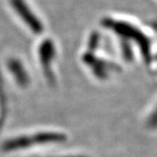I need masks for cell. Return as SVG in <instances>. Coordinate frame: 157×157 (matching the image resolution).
Returning <instances> with one entry per match:
<instances>
[{"mask_svg":"<svg viewBox=\"0 0 157 157\" xmlns=\"http://www.w3.org/2000/svg\"><path fill=\"white\" fill-rule=\"evenodd\" d=\"M102 25L107 28L113 30L117 34H120L124 37L133 38L137 42H140V45H142L143 52H147V42L146 41L145 37L135 27L129 25V24L121 21H116L110 18H105L102 21Z\"/></svg>","mask_w":157,"mask_h":157,"instance_id":"277c9868","label":"cell"},{"mask_svg":"<svg viewBox=\"0 0 157 157\" xmlns=\"http://www.w3.org/2000/svg\"><path fill=\"white\" fill-rule=\"evenodd\" d=\"M57 50L54 41L51 38H45L43 39L38 48V56L41 67L46 78L53 81L52 73V63L56 58Z\"/></svg>","mask_w":157,"mask_h":157,"instance_id":"3957f363","label":"cell"},{"mask_svg":"<svg viewBox=\"0 0 157 157\" xmlns=\"http://www.w3.org/2000/svg\"><path fill=\"white\" fill-rule=\"evenodd\" d=\"M7 65H8V69L13 78L15 79L16 83L20 86L25 87L29 84L30 78L22 61H20L18 59L12 58L10 59Z\"/></svg>","mask_w":157,"mask_h":157,"instance_id":"5b68a950","label":"cell"},{"mask_svg":"<svg viewBox=\"0 0 157 157\" xmlns=\"http://www.w3.org/2000/svg\"><path fill=\"white\" fill-rule=\"evenodd\" d=\"M49 157H87L86 155H63V156H49Z\"/></svg>","mask_w":157,"mask_h":157,"instance_id":"8992f818","label":"cell"},{"mask_svg":"<svg viewBox=\"0 0 157 157\" xmlns=\"http://www.w3.org/2000/svg\"><path fill=\"white\" fill-rule=\"evenodd\" d=\"M9 3L12 11L32 33L35 35L43 33L45 30L44 23L26 0H9Z\"/></svg>","mask_w":157,"mask_h":157,"instance_id":"7a4b0ae2","label":"cell"},{"mask_svg":"<svg viewBox=\"0 0 157 157\" xmlns=\"http://www.w3.org/2000/svg\"><path fill=\"white\" fill-rule=\"evenodd\" d=\"M67 140V135L56 131H41L30 135H19L6 140L2 146L5 152H14L27 147L39 145H46Z\"/></svg>","mask_w":157,"mask_h":157,"instance_id":"6da1fadb","label":"cell"}]
</instances>
